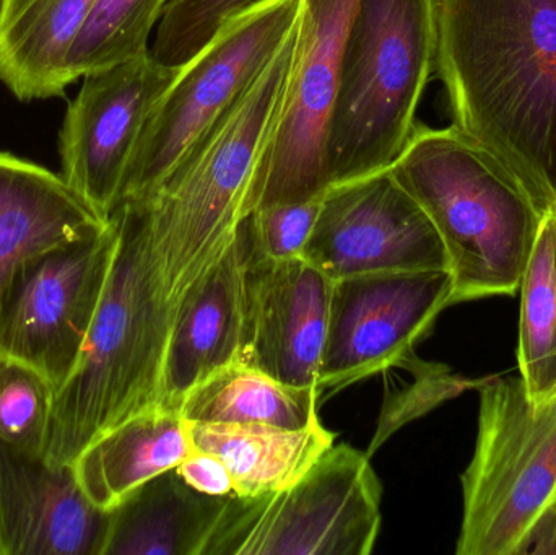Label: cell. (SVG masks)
<instances>
[{"mask_svg": "<svg viewBox=\"0 0 556 555\" xmlns=\"http://www.w3.org/2000/svg\"><path fill=\"white\" fill-rule=\"evenodd\" d=\"M438 0H359L327 133L329 189L384 172L437 74Z\"/></svg>", "mask_w": 556, "mask_h": 555, "instance_id": "5", "label": "cell"}, {"mask_svg": "<svg viewBox=\"0 0 556 555\" xmlns=\"http://www.w3.org/2000/svg\"><path fill=\"white\" fill-rule=\"evenodd\" d=\"M399 368L410 371L414 380L386 396L375 436L366 452L368 458L402 427L427 416L446 401L460 396L464 391L479 388L483 383V380H469L453 374L446 365L420 361L415 351L399 364Z\"/></svg>", "mask_w": 556, "mask_h": 555, "instance_id": "26", "label": "cell"}, {"mask_svg": "<svg viewBox=\"0 0 556 555\" xmlns=\"http://www.w3.org/2000/svg\"><path fill=\"white\" fill-rule=\"evenodd\" d=\"M359 0H298L287 100L264 162L256 207L329 191L327 133Z\"/></svg>", "mask_w": 556, "mask_h": 555, "instance_id": "10", "label": "cell"}, {"mask_svg": "<svg viewBox=\"0 0 556 555\" xmlns=\"http://www.w3.org/2000/svg\"><path fill=\"white\" fill-rule=\"evenodd\" d=\"M227 502L189 488L176 468L163 472L111 510L103 555H204Z\"/></svg>", "mask_w": 556, "mask_h": 555, "instance_id": "19", "label": "cell"}, {"mask_svg": "<svg viewBox=\"0 0 556 555\" xmlns=\"http://www.w3.org/2000/svg\"><path fill=\"white\" fill-rule=\"evenodd\" d=\"M189 436L192 449L211 453L227 466L235 495L244 499L290 488L336 440L320 420L304 429L189 422Z\"/></svg>", "mask_w": 556, "mask_h": 555, "instance_id": "21", "label": "cell"}, {"mask_svg": "<svg viewBox=\"0 0 556 555\" xmlns=\"http://www.w3.org/2000/svg\"><path fill=\"white\" fill-rule=\"evenodd\" d=\"M94 0H3L0 81L20 101L64 97L65 59Z\"/></svg>", "mask_w": 556, "mask_h": 555, "instance_id": "20", "label": "cell"}, {"mask_svg": "<svg viewBox=\"0 0 556 555\" xmlns=\"http://www.w3.org/2000/svg\"><path fill=\"white\" fill-rule=\"evenodd\" d=\"M55 390L31 365L0 352V442L45 455Z\"/></svg>", "mask_w": 556, "mask_h": 555, "instance_id": "25", "label": "cell"}, {"mask_svg": "<svg viewBox=\"0 0 556 555\" xmlns=\"http://www.w3.org/2000/svg\"><path fill=\"white\" fill-rule=\"evenodd\" d=\"M248 251L243 220L220 260L179 302L163 358L159 406L179 413L195 384L241 362L247 344Z\"/></svg>", "mask_w": 556, "mask_h": 555, "instance_id": "16", "label": "cell"}, {"mask_svg": "<svg viewBox=\"0 0 556 555\" xmlns=\"http://www.w3.org/2000/svg\"><path fill=\"white\" fill-rule=\"evenodd\" d=\"M257 0H172L156 26L152 54L179 68L194 58L215 33Z\"/></svg>", "mask_w": 556, "mask_h": 555, "instance_id": "27", "label": "cell"}, {"mask_svg": "<svg viewBox=\"0 0 556 555\" xmlns=\"http://www.w3.org/2000/svg\"><path fill=\"white\" fill-rule=\"evenodd\" d=\"M172 0H94L65 59L68 85L150 51Z\"/></svg>", "mask_w": 556, "mask_h": 555, "instance_id": "24", "label": "cell"}, {"mask_svg": "<svg viewBox=\"0 0 556 555\" xmlns=\"http://www.w3.org/2000/svg\"><path fill=\"white\" fill-rule=\"evenodd\" d=\"M301 256L332 280L395 270H450L433 222L391 169L330 188Z\"/></svg>", "mask_w": 556, "mask_h": 555, "instance_id": "13", "label": "cell"}, {"mask_svg": "<svg viewBox=\"0 0 556 555\" xmlns=\"http://www.w3.org/2000/svg\"><path fill=\"white\" fill-rule=\"evenodd\" d=\"M323 198L254 209L244 218L251 256L267 260L301 256L313 234Z\"/></svg>", "mask_w": 556, "mask_h": 555, "instance_id": "28", "label": "cell"}, {"mask_svg": "<svg viewBox=\"0 0 556 555\" xmlns=\"http://www.w3.org/2000/svg\"><path fill=\"white\" fill-rule=\"evenodd\" d=\"M389 169L443 240L451 306L516 295L547 214L511 166L456 127L418 123Z\"/></svg>", "mask_w": 556, "mask_h": 555, "instance_id": "4", "label": "cell"}, {"mask_svg": "<svg viewBox=\"0 0 556 555\" xmlns=\"http://www.w3.org/2000/svg\"><path fill=\"white\" fill-rule=\"evenodd\" d=\"M451 126L498 155L542 211L556 202V0H438Z\"/></svg>", "mask_w": 556, "mask_h": 555, "instance_id": "1", "label": "cell"}, {"mask_svg": "<svg viewBox=\"0 0 556 555\" xmlns=\"http://www.w3.org/2000/svg\"><path fill=\"white\" fill-rule=\"evenodd\" d=\"M450 270H395L333 280L320 391L399 367L451 306Z\"/></svg>", "mask_w": 556, "mask_h": 555, "instance_id": "11", "label": "cell"}, {"mask_svg": "<svg viewBox=\"0 0 556 555\" xmlns=\"http://www.w3.org/2000/svg\"><path fill=\"white\" fill-rule=\"evenodd\" d=\"M110 524L74 466L0 442V555H103Z\"/></svg>", "mask_w": 556, "mask_h": 555, "instance_id": "15", "label": "cell"}, {"mask_svg": "<svg viewBox=\"0 0 556 555\" xmlns=\"http://www.w3.org/2000/svg\"><path fill=\"white\" fill-rule=\"evenodd\" d=\"M241 362L291 387H317L333 280L303 256H251ZM319 388V387H317Z\"/></svg>", "mask_w": 556, "mask_h": 555, "instance_id": "14", "label": "cell"}, {"mask_svg": "<svg viewBox=\"0 0 556 555\" xmlns=\"http://www.w3.org/2000/svg\"><path fill=\"white\" fill-rule=\"evenodd\" d=\"M186 484L201 494L211 497H231L235 495L233 479L227 466L211 453L192 452L176 468Z\"/></svg>", "mask_w": 556, "mask_h": 555, "instance_id": "29", "label": "cell"}, {"mask_svg": "<svg viewBox=\"0 0 556 555\" xmlns=\"http://www.w3.org/2000/svg\"><path fill=\"white\" fill-rule=\"evenodd\" d=\"M110 220L78 195L61 173L0 150V299L23 264L98 234Z\"/></svg>", "mask_w": 556, "mask_h": 555, "instance_id": "17", "label": "cell"}, {"mask_svg": "<svg viewBox=\"0 0 556 555\" xmlns=\"http://www.w3.org/2000/svg\"><path fill=\"white\" fill-rule=\"evenodd\" d=\"M479 391L456 554L522 555L556 502V398L535 407L521 377L485 378Z\"/></svg>", "mask_w": 556, "mask_h": 555, "instance_id": "6", "label": "cell"}, {"mask_svg": "<svg viewBox=\"0 0 556 555\" xmlns=\"http://www.w3.org/2000/svg\"><path fill=\"white\" fill-rule=\"evenodd\" d=\"M552 217H554L555 222V235H556V202L554 204V207L551 209ZM555 264H556V251H555Z\"/></svg>", "mask_w": 556, "mask_h": 555, "instance_id": "30", "label": "cell"}, {"mask_svg": "<svg viewBox=\"0 0 556 555\" xmlns=\"http://www.w3.org/2000/svg\"><path fill=\"white\" fill-rule=\"evenodd\" d=\"M555 251V222L548 211L519 286V377L535 407L556 398Z\"/></svg>", "mask_w": 556, "mask_h": 555, "instance_id": "23", "label": "cell"}, {"mask_svg": "<svg viewBox=\"0 0 556 555\" xmlns=\"http://www.w3.org/2000/svg\"><path fill=\"white\" fill-rule=\"evenodd\" d=\"M298 0H257L185 65L150 114L123 201L152 195L233 110L293 29Z\"/></svg>", "mask_w": 556, "mask_h": 555, "instance_id": "7", "label": "cell"}, {"mask_svg": "<svg viewBox=\"0 0 556 555\" xmlns=\"http://www.w3.org/2000/svg\"><path fill=\"white\" fill-rule=\"evenodd\" d=\"M317 387H291L235 362L195 384L179 413L191 424H238L304 429L319 420Z\"/></svg>", "mask_w": 556, "mask_h": 555, "instance_id": "22", "label": "cell"}, {"mask_svg": "<svg viewBox=\"0 0 556 555\" xmlns=\"http://www.w3.org/2000/svg\"><path fill=\"white\" fill-rule=\"evenodd\" d=\"M191 452L188 420L178 411L153 406L98 437L72 466L87 497L110 512L150 479L178 468Z\"/></svg>", "mask_w": 556, "mask_h": 555, "instance_id": "18", "label": "cell"}, {"mask_svg": "<svg viewBox=\"0 0 556 555\" xmlns=\"http://www.w3.org/2000/svg\"><path fill=\"white\" fill-rule=\"evenodd\" d=\"M179 68L152 51L85 75L59 133L61 176L110 220L150 114Z\"/></svg>", "mask_w": 556, "mask_h": 555, "instance_id": "12", "label": "cell"}, {"mask_svg": "<svg viewBox=\"0 0 556 555\" xmlns=\"http://www.w3.org/2000/svg\"><path fill=\"white\" fill-rule=\"evenodd\" d=\"M3 0H0V18H2Z\"/></svg>", "mask_w": 556, "mask_h": 555, "instance_id": "31", "label": "cell"}, {"mask_svg": "<svg viewBox=\"0 0 556 555\" xmlns=\"http://www.w3.org/2000/svg\"><path fill=\"white\" fill-rule=\"evenodd\" d=\"M116 244L111 218L98 234L23 264L0 299V352L41 371L55 393L77 367Z\"/></svg>", "mask_w": 556, "mask_h": 555, "instance_id": "9", "label": "cell"}, {"mask_svg": "<svg viewBox=\"0 0 556 555\" xmlns=\"http://www.w3.org/2000/svg\"><path fill=\"white\" fill-rule=\"evenodd\" d=\"M117 244L110 276L77 367L55 393L45 456L72 465L98 437L134 414L159 406L173 310L139 201L111 215Z\"/></svg>", "mask_w": 556, "mask_h": 555, "instance_id": "2", "label": "cell"}, {"mask_svg": "<svg viewBox=\"0 0 556 555\" xmlns=\"http://www.w3.org/2000/svg\"><path fill=\"white\" fill-rule=\"evenodd\" d=\"M293 49L294 25L233 110L152 195L137 199L173 315L256 207L261 173L287 100Z\"/></svg>", "mask_w": 556, "mask_h": 555, "instance_id": "3", "label": "cell"}, {"mask_svg": "<svg viewBox=\"0 0 556 555\" xmlns=\"http://www.w3.org/2000/svg\"><path fill=\"white\" fill-rule=\"evenodd\" d=\"M381 494L366 453L332 446L283 491L228 497L204 555L371 554Z\"/></svg>", "mask_w": 556, "mask_h": 555, "instance_id": "8", "label": "cell"}]
</instances>
